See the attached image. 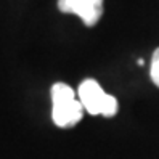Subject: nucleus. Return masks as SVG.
Instances as JSON below:
<instances>
[{
    "instance_id": "7ed1b4c3",
    "label": "nucleus",
    "mask_w": 159,
    "mask_h": 159,
    "mask_svg": "<svg viewBox=\"0 0 159 159\" xmlns=\"http://www.w3.org/2000/svg\"><path fill=\"white\" fill-rule=\"evenodd\" d=\"M58 10L77 15L84 24L92 27L103 15V0H58Z\"/></svg>"
},
{
    "instance_id": "20e7f679",
    "label": "nucleus",
    "mask_w": 159,
    "mask_h": 159,
    "mask_svg": "<svg viewBox=\"0 0 159 159\" xmlns=\"http://www.w3.org/2000/svg\"><path fill=\"white\" fill-rule=\"evenodd\" d=\"M149 76L156 87H159V48L154 50L151 58V68H149Z\"/></svg>"
},
{
    "instance_id": "f03ea898",
    "label": "nucleus",
    "mask_w": 159,
    "mask_h": 159,
    "mask_svg": "<svg viewBox=\"0 0 159 159\" xmlns=\"http://www.w3.org/2000/svg\"><path fill=\"white\" fill-rule=\"evenodd\" d=\"M79 101L84 109L92 116H105L113 117L119 111V103L113 95L101 89V85L95 79H85L79 85Z\"/></svg>"
},
{
    "instance_id": "f257e3e1",
    "label": "nucleus",
    "mask_w": 159,
    "mask_h": 159,
    "mask_svg": "<svg viewBox=\"0 0 159 159\" xmlns=\"http://www.w3.org/2000/svg\"><path fill=\"white\" fill-rule=\"evenodd\" d=\"M50 95H52V103H53L52 119L58 127L68 129L80 122L84 116V106L76 98V92L68 84L57 82L52 87Z\"/></svg>"
}]
</instances>
